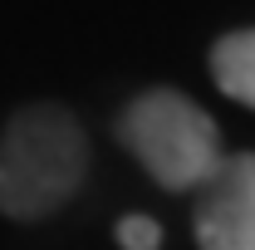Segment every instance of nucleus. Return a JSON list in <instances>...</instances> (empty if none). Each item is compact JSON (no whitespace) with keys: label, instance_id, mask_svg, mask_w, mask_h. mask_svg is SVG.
Listing matches in <instances>:
<instances>
[{"label":"nucleus","instance_id":"1","mask_svg":"<svg viewBox=\"0 0 255 250\" xmlns=\"http://www.w3.org/2000/svg\"><path fill=\"white\" fill-rule=\"evenodd\" d=\"M89 177V137L64 103H30L0 132V216L44 221Z\"/></svg>","mask_w":255,"mask_h":250},{"label":"nucleus","instance_id":"2","mask_svg":"<svg viewBox=\"0 0 255 250\" xmlns=\"http://www.w3.org/2000/svg\"><path fill=\"white\" fill-rule=\"evenodd\" d=\"M118 142L162 191H196L221 167L216 118L177 89H147L118 113Z\"/></svg>","mask_w":255,"mask_h":250},{"label":"nucleus","instance_id":"5","mask_svg":"<svg viewBox=\"0 0 255 250\" xmlns=\"http://www.w3.org/2000/svg\"><path fill=\"white\" fill-rule=\"evenodd\" d=\"M113 236L123 250H162V226L152 216H123L113 226Z\"/></svg>","mask_w":255,"mask_h":250},{"label":"nucleus","instance_id":"4","mask_svg":"<svg viewBox=\"0 0 255 250\" xmlns=\"http://www.w3.org/2000/svg\"><path fill=\"white\" fill-rule=\"evenodd\" d=\"M211 84L231 103L255 113V25L251 30H231L211 44Z\"/></svg>","mask_w":255,"mask_h":250},{"label":"nucleus","instance_id":"3","mask_svg":"<svg viewBox=\"0 0 255 250\" xmlns=\"http://www.w3.org/2000/svg\"><path fill=\"white\" fill-rule=\"evenodd\" d=\"M191 231L201 250H255V152H226L196 187Z\"/></svg>","mask_w":255,"mask_h":250}]
</instances>
